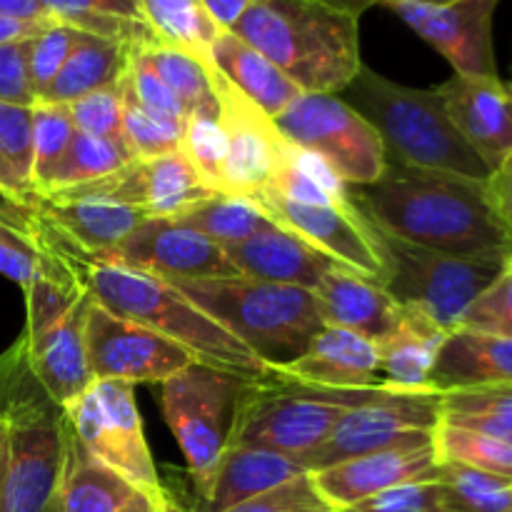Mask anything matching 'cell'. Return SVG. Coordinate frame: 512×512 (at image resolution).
Here are the masks:
<instances>
[{"label": "cell", "mask_w": 512, "mask_h": 512, "mask_svg": "<svg viewBox=\"0 0 512 512\" xmlns=\"http://www.w3.org/2000/svg\"><path fill=\"white\" fill-rule=\"evenodd\" d=\"M350 198L375 228L418 248L458 258L512 255L488 185L478 180L388 163L375 183L353 188Z\"/></svg>", "instance_id": "1"}, {"label": "cell", "mask_w": 512, "mask_h": 512, "mask_svg": "<svg viewBox=\"0 0 512 512\" xmlns=\"http://www.w3.org/2000/svg\"><path fill=\"white\" fill-rule=\"evenodd\" d=\"M300 93H343L363 68L358 18L318 0H250L233 25Z\"/></svg>", "instance_id": "2"}, {"label": "cell", "mask_w": 512, "mask_h": 512, "mask_svg": "<svg viewBox=\"0 0 512 512\" xmlns=\"http://www.w3.org/2000/svg\"><path fill=\"white\" fill-rule=\"evenodd\" d=\"M0 418L5 425V508L60 512L70 453V420L33 378L20 340L0 358Z\"/></svg>", "instance_id": "3"}, {"label": "cell", "mask_w": 512, "mask_h": 512, "mask_svg": "<svg viewBox=\"0 0 512 512\" xmlns=\"http://www.w3.org/2000/svg\"><path fill=\"white\" fill-rule=\"evenodd\" d=\"M343 93L345 103L380 135L388 163L438 170L478 183H488L493 175L450 123L435 88H408L363 65Z\"/></svg>", "instance_id": "4"}, {"label": "cell", "mask_w": 512, "mask_h": 512, "mask_svg": "<svg viewBox=\"0 0 512 512\" xmlns=\"http://www.w3.org/2000/svg\"><path fill=\"white\" fill-rule=\"evenodd\" d=\"M173 285L270 370L298 360L325 325L315 295L295 285L243 275L173 280Z\"/></svg>", "instance_id": "5"}, {"label": "cell", "mask_w": 512, "mask_h": 512, "mask_svg": "<svg viewBox=\"0 0 512 512\" xmlns=\"http://www.w3.org/2000/svg\"><path fill=\"white\" fill-rule=\"evenodd\" d=\"M375 388L335 390L288 380L273 370L250 380L240 400L230 445L263 448L303 460L328 440L338 420Z\"/></svg>", "instance_id": "6"}, {"label": "cell", "mask_w": 512, "mask_h": 512, "mask_svg": "<svg viewBox=\"0 0 512 512\" xmlns=\"http://www.w3.org/2000/svg\"><path fill=\"white\" fill-rule=\"evenodd\" d=\"M383 260V285L390 298L403 308L420 313L438 328H460L463 315L480 293L498 278L505 260L498 255L458 258L418 248L365 220Z\"/></svg>", "instance_id": "7"}, {"label": "cell", "mask_w": 512, "mask_h": 512, "mask_svg": "<svg viewBox=\"0 0 512 512\" xmlns=\"http://www.w3.org/2000/svg\"><path fill=\"white\" fill-rule=\"evenodd\" d=\"M250 380L230 370L193 363L160 383V405L188 463L198 495L233 438L240 400Z\"/></svg>", "instance_id": "8"}, {"label": "cell", "mask_w": 512, "mask_h": 512, "mask_svg": "<svg viewBox=\"0 0 512 512\" xmlns=\"http://www.w3.org/2000/svg\"><path fill=\"white\" fill-rule=\"evenodd\" d=\"M273 125L285 143L320 155L353 188L375 183L388 165L380 135L340 95L300 93Z\"/></svg>", "instance_id": "9"}, {"label": "cell", "mask_w": 512, "mask_h": 512, "mask_svg": "<svg viewBox=\"0 0 512 512\" xmlns=\"http://www.w3.org/2000/svg\"><path fill=\"white\" fill-rule=\"evenodd\" d=\"M440 425V393H393L375 388L360 405L350 408L320 448L305 455V473L338 465L343 460L378 453L408 443H430Z\"/></svg>", "instance_id": "10"}, {"label": "cell", "mask_w": 512, "mask_h": 512, "mask_svg": "<svg viewBox=\"0 0 512 512\" xmlns=\"http://www.w3.org/2000/svg\"><path fill=\"white\" fill-rule=\"evenodd\" d=\"M78 443L105 468L115 470L138 488L165 495L153 455L143 433L133 385L118 380H95L68 410Z\"/></svg>", "instance_id": "11"}, {"label": "cell", "mask_w": 512, "mask_h": 512, "mask_svg": "<svg viewBox=\"0 0 512 512\" xmlns=\"http://www.w3.org/2000/svg\"><path fill=\"white\" fill-rule=\"evenodd\" d=\"M88 365L93 380L118 383H165L175 373L195 363L180 345L145 325L110 313L93 303L88 315Z\"/></svg>", "instance_id": "12"}, {"label": "cell", "mask_w": 512, "mask_h": 512, "mask_svg": "<svg viewBox=\"0 0 512 512\" xmlns=\"http://www.w3.org/2000/svg\"><path fill=\"white\" fill-rule=\"evenodd\" d=\"M500 0H458L448 5H423L410 0H388V8L433 45L455 75L498 78L493 48V18Z\"/></svg>", "instance_id": "13"}, {"label": "cell", "mask_w": 512, "mask_h": 512, "mask_svg": "<svg viewBox=\"0 0 512 512\" xmlns=\"http://www.w3.org/2000/svg\"><path fill=\"white\" fill-rule=\"evenodd\" d=\"M163 280L238 278L223 245L173 218H148L105 258Z\"/></svg>", "instance_id": "14"}, {"label": "cell", "mask_w": 512, "mask_h": 512, "mask_svg": "<svg viewBox=\"0 0 512 512\" xmlns=\"http://www.w3.org/2000/svg\"><path fill=\"white\" fill-rule=\"evenodd\" d=\"M250 200L275 225L303 238L323 255L348 265L355 273L378 280V283L383 280V260H380L368 223L358 208L340 210L328 208V205L293 203L273 190H263Z\"/></svg>", "instance_id": "15"}, {"label": "cell", "mask_w": 512, "mask_h": 512, "mask_svg": "<svg viewBox=\"0 0 512 512\" xmlns=\"http://www.w3.org/2000/svg\"><path fill=\"white\" fill-rule=\"evenodd\" d=\"M215 90H218L225 138H228L223 195L253 198L273 183L275 170L283 160L285 140L275 130L273 120L250 100H245L233 85L225 83L218 70H215Z\"/></svg>", "instance_id": "16"}, {"label": "cell", "mask_w": 512, "mask_h": 512, "mask_svg": "<svg viewBox=\"0 0 512 512\" xmlns=\"http://www.w3.org/2000/svg\"><path fill=\"white\" fill-rule=\"evenodd\" d=\"M438 473L440 460L430 440V443L395 445L378 453L343 460L318 473H310V478L333 512H343L398 485L435 480Z\"/></svg>", "instance_id": "17"}, {"label": "cell", "mask_w": 512, "mask_h": 512, "mask_svg": "<svg viewBox=\"0 0 512 512\" xmlns=\"http://www.w3.org/2000/svg\"><path fill=\"white\" fill-rule=\"evenodd\" d=\"M450 123L493 173L512 150V83L453 75L435 88Z\"/></svg>", "instance_id": "18"}, {"label": "cell", "mask_w": 512, "mask_h": 512, "mask_svg": "<svg viewBox=\"0 0 512 512\" xmlns=\"http://www.w3.org/2000/svg\"><path fill=\"white\" fill-rule=\"evenodd\" d=\"M93 295L85 290L83 298L38 338H25V353L33 378L55 405L68 410L90 385L95 383L88 365V315Z\"/></svg>", "instance_id": "19"}, {"label": "cell", "mask_w": 512, "mask_h": 512, "mask_svg": "<svg viewBox=\"0 0 512 512\" xmlns=\"http://www.w3.org/2000/svg\"><path fill=\"white\" fill-rule=\"evenodd\" d=\"M275 373L318 388H380V350L378 343L353 330L323 325L308 350Z\"/></svg>", "instance_id": "20"}, {"label": "cell", "mask_w": 512, "mask_h": 512, "mask_svg": "<svg viewBox=\"0 0 512 512\" xmlns=\"http://www.w3.org/2000/svg\"><path fill=\"white\" fill-rule=\"evenodd\" d=\"M225 253L243 278L295 285V288L310 290V293L318 288L320 280L330 270L343 265L275 223L268 230H260L240 243L228 245Z\"/></svg>", "instance_id": "21"}, {"label": "cell", "mask_w": 512, "mask_h": 512, "mask_svg": "<svg viewBox=\"0 0 512 512\" xmlns=\"http://www.w3.org/2000/svg\"><path fill=\"white\" fill-rule=\"evenodd\" d=\"M325 325L353 330L380 343L403 320L405 308L395 303L378 280L338 265L313 290Z\"/></svg>", "instance_id": "22"}, {"label": "cell", "mask_w": 512, "mask_h": 512, "mask_svg": "<svg viewBox=\"0 0 512 512\" xmlns=\"http://www.w3.org/2000/svg\"><path fill=\"white\" fill-rule=\"evenodd\" d=\"M73 430V428H70ZM168 493L153 495L93 458L70 435L68 468L60 490V512H163Z\"/></svg>", "instance_id": "23"}, {"label": "cell", "mask_w": 512, "mask_h": 512, "mask_svg": "<svg viewBox=\"0 0 512 512\" xmlns=\"http://www.w3.org/2000/svg\"><path fill=\"white\" fill-rule=\"evenodd\" d=\"M33 213H38L68 243L93 258L113 253L140 223L150 218L135 205L105 203V200L73 198H38Z\"/></svg>", "instance_id": "24"}, {"label": "cell", "mask_w": 512, "mask_h": 512, "mask_svg": "<svg viewBox=\"0 0 512 512\" xmlns=\"http://www.w3.org/2000/svg\"><path fill=\"white\" fill-rule=\"evenodd\" d=\"M300 475H305L300 460L275 453V450L228 445L210 475L208 488L200 495V503H203L200 512H225L255 495L290 483Z\"/></svg>", "instance_id": "25"}, {"label": "cell", "mask_w": 512, "mask_h": 512, "mask_svg": "<svg viewBox=\"0 0 512 512\" xmlns=\"http://www.w3.org/2000/svg\"><path fill=\"white\" fill-rule=\"evenodd\" d=\"M485 385H512V338L465 328L448 333L430 373L433 393Z\"/></svg>", "instance_id": "26"}, {"label": "cell", "mask_w": 512, "mask_h": 512, "mask_svg": "<svg viewBox=\"0 0 512 512\" xmlns=\"http://www.w3.org/2000/svg\"><path fill=\"white\" fill-rule=\"evenodd\" d=\"M208 63L223 75L225 83L233 85L270 120L278 118L300 95V90L263 53L238 38L233 30H223L215 38V43L210 45Z\"/></svg>", "instance_id": "27"}, {"label": "cell", "mask_w": 512, "mask_h": 512, "mask_svg": "<svg viewBox=\"0 0 512 512\" xmlns=\"http://www.w3.org/2000/svg\"><path fill=\"white\" fill-rule=\"evenodd\" d=\"M448 330L405 308L398 328L378 343L380 388L393 393H433L430 373Z\"/></svg>", "instance_id": "28"}, {"label": "cell", "mask_w": 512, "mask_h": 512, "mask_svg": "<svg viewBox=\"0 0 512 512\" xmlns=\"http://www.w3.org/2000/svg\"><path fill=\"white\" fill-rule=\"evenodd\" d=\"M128 63L130 45L83 33L73 53L65 60L58 78L50 83V88L45 90L38 103H75V100L85 98L95 90L118 83L128 73Z\"/></svg>", "instance_id": "29"}, {"label": "cell", "mask_w": 512, "mask_h": 512, "mask_svg": "<svg viewBox=\"0 0 512 512\" xmlns=\"http://www.w3.org/2000/svg\"><path fill=\"white\" fill-rule=\"evenodd\" d=\"M48 15L80 33L130 45L158 43L140 10V0H40Z\"/></svg>", "instance_id": "30"}, {"label": "cell", "mask_w": 512, "mask_h": 512, "mask_svg": "<svg viewBox=\"0 0 512 512\" xmlns=\"http://www.w3.org/2000/svg\"><path fill=\"white\" fill-rule=\"evenodd\" d=\"M268 190L293 200V203L355 210L348 185L340 180V175L320 155L290 143H285L283 160H280Z\"/></svg>", "instance_id": "31"}, {"label": "cell", "mask_w": 512, "mask_h": 512, "mask_svg": "<svg viewBox=\"0 0 512 512\" xmlns=\"http://www.w3.org/2000/svg\"><path fill=\"white\" fill-rule=\"evenodd\" d=\"M140 10L158 43L203 60H208L210 45L223 33L203 0H140Z\"/></svg>", "instance_id": "32"}, {"label": "cell", "mask_w": 512, "mask_h": 512, "mask_svg": "<svg viewBox=\"0 0 512 512\" xmlns=\"http://www.w3.org/2000/svg\"><path fill=\"white\" fill-rule=\"evenodd\" d=\"M440 423L475 430L512 445V385L440 393Z\"/></svg>", "instance_id": "33"}, {"label": "cell", "mask_w": 512, "mask_h": 512, "mask_svg": "<svg viewBox=\"0 0 512 512\" xmlns=\"http://www.w3.org/2000/svg\"><path fill=\"white\" fill-rule=\"evenodd\" d=\"M173 220L198 230V233L215 240L223 248L240 243V240L250 238V235L260 233V230H268L273 225V220L250 198L223 193H213L208 198L198 200V203L190 205L188 210H183Z\"/></svg>", "instance_id": "34"}, {"label": "cell", "mask_w": 512, "mask_h": 512, "mask_svg": "<svg viewBox=\"0 0 512 512\" xmlns=\"http://www.w3.org/2000/svg\"><path fill=\"white\" fill-rule=\"evenodd\" d=\"M130 160L133 158H130L123 140L95 138V135H85L75 130L73 140L65 148L63 158L58 160L48 185H45V190L38 198H48V195L65 193V190L95 183V180L105 178V175L128 165Z\"/></svg>", "instance_id": "35"}, {"label": "cell", "mask_w": 512, "mask_h": 512, "mask_svg": "<svg viewBox=\"0 0 512 512\" xmlns=\"http://www.w3.org/2000/svg\"><path fill=\"white\" fill-rule=\"evenodd\" d=\"M143 53L148 63L155 68V73L178 95L180 105L185 108V115H190L198 108H205V105H218L215 70L208 60L163 43L143 45Z\"/></svg>", "instance_id": "36"}, {"label": "cell", "mask_w": 512, "mask_h": 512, "mask_svg": "<svg viewBox=\"0 0 512 512\" xmlns=\"http://www.w3.org/2000/svg\"><path fill=\"white\" fill-rule=\"evenodd\" d=\"M180 153L185 155L198 178L213 193L225 190V158H228V138H225L223 113L218 105H205L193 110L185 120Z\"/></svg>", "instance_id": "37"}, {"label": "cell", "mask_w": 512, "mask_h": 512, "mask_svg": "<svg viewBox=\"0 0 512 512\" xmlns=\"http://www.w3.org/2000/svg\"><path fill=\"white\" fill-rule=\"evenodd\" d=\"M433 448L440 463H455L478 473L512 480V445L488 438L475 430L440 423L433 435Z\"/></svg>", "instance_id": "38"}, {"label": "cell", "mask_w": 512, "mask_h": 512, "mask_svg": "<svg viewBox=\"0 0 512 512\" xmlns=\"http://www.w3.org/2000/svg\"><path fill=\"white\" fill-rule=\"evenodd\" d=\"M440 488L448 512H512V480L440 463Z\"/></svg>", "instance_id": "39"}, {"label": "cell", "mask_w": 512, "mask_h": 512, "mask_svg": "<svg viewBox=\"0 0 512 512\" xmlns=\"http://www.w3.org/2000/svg\"><path fill=\"white\" fill-rule=\"evenodd\" d=\"M75 135L68 105H33V190L40 195Z\"/></svg>", "instance_id": "40"}, {"label": "cell", "mask_w": 512, "mask_h": 512, "mask_svg": "<svg viewBox=\"0 0 512 512\" xmlns=\"http://www.w3.org/2000/svg\"><path fill=\"white\" fill-rule=\"evenodd\" d=\"M185 123L160 118V115L145 110L133 95L128 93L125 83V105H123V143L130 158H155V155L175 153L180 150Z\"/></svg>", "instance_id": "41"}, {"label": "cell", "mask_w": 512, "mask_h": 512, "mask_svg": "<svg viewBox=\"0 0 512 512\" xmlns=\"http://www.w3.org/2000/svg\"><path fill=\"white\" fill-rule=\"evenodd\" d=\"M80 35H83L80 30L53 20V23L45 25L43 30H38V33L28 40V78L35 95V103L43 98V93L50 88V83L58 78L68 55L73 53V48L78 45Z\"/></svg>", "instance_id": "42"}, {"label": "cell", "mask_w": 512, "mask_h": 512, "mask_svg": "<svg viewBox=\"0 0 512 512\" xmlns=\"http://www.w3.org/2000/svg\"><path fill=\"white\" fill-rule=\"evenodd\" d=\"M123 105H125V75L118 83L100 88L85 98L68 105V113L78 133L95 138L123 140Z\"/></svg>", "instance_id": "43"}, {"label": "cell", "mask_w": 512, "mask_h": 512, "mask_svg": "<svg viewBox=\"0 0 512 512\" xmlns=\"http://www.w3.org/2000/svg\"><path fill=\"white\" fill-rule=\"evenodd\" d=\"M460 328L512 338V255L505 260L498 278L470 305Z\"/></svg>", "instance_id": "44"}, {"label": "cell", "mask_w": 512, "mask_h": 512, "mask_svg": "<svg viewBox=\"0 0 512 512\" xmlns=\"http://www.w3.org/2000/svg\"><path fill=\"white\" fill-rule=\"evenodd\" d=\"M125 83H128V93L133 95L145 110H150V113L160 115V118L175 120V123H185V120H188L178 95L168 88V83L155 73V68L148 63V58H145L143 45L130 48V63L128 73H125Z\"/></svg>", "instance_id": "45"}, {"label": "cell", "mask_w": 512, "mask_h": 512, "mask_svg": "<svg viewBox=\"0 0 512 512\" xmlns=\"http://www.w3.org/2000/svg\"><path fill=\"white\" fill-rule=\"evenodd\" d=\"M0 158L33 190V105L0 103Z\"/></svg>", "instance_id": "46"}, {"label": "cell", "mask_w": 512, "mask_h": 512, "mask_svg": "<svg viewBox=\"0 0 512 512\" xmlns=\"http://www.w3.org/2000/svg\"><path fill=\"white\" fill-rule=\"evenodd\" d=\"M225 512H333V508L318 493L310 473H305L268 493L233 505Z\"/></svg>", "instance_id": "47"}, {"label": "cell", "mask_w": 512, "mask_h": 512, "mask_svg": "<svg viewBox=\"0 0 512 512\" xmlns=\"http://www.w3.org/2000/svg\"><path fill=\"white\" fill-rule=\"evenodd\" d=\"M343 512H448V508H445L440 480L435 478L398 485Z\"/></svg>", "instance_id": "48"}, {"label": "cell", "mask_w": 512, "mask_h": 512, "mask_svg": "<svg viewBox=\"0 0 512 512\" xmlns=\"http://www.w3.org/2000/svg\"><path fill=\"white\" fill-rule=\"evenodd\" d=\"M28 40L0 43V103L35 105L28 78Z\"/></svg>", "instance_id": "49"}, {"label": "cell", "mask_w": 512, "mask_h": 512, "mask_svg": "<svg viewBox=\"0 0 512 512\" xmlns=\"http://www.w3.org/2000/svg\"><path fill=\"white\" fill-rule=\"evenodd\" d=\"M40 273V250L33 238L10 230H0V275L18 283L25 290L33 285Z\"/></svg>", "instance_id": "50"}, {"label": "cell", "mask_w": 512, "mask_h": 512, "mask_svg": "<svg viewBox=\"0 0 512 512\" xmlns=\"http://www.w3.org/2000/svg\"><path fill=\"white\" fill-rule=\"evenodd\" d=\"M485 185H488L490 203H493L500 223L505 225V230H508L512 238V150L508 158L493 170V175H490Z\"/></svg>", "instance_id": "51"}, {"label": "cell", "mask_w": 512, "mask_h": 512, "mask_svg": "<svg viewBox=\"0 0 512 512\" xmlns=\"http://www.w3.org/2000/svg\"><path fill=\"white\" fill-rule=\"evenodd\" d=\"M0 195L5 198V203L10 205H18V208L30 210L38 200V195L28 188L25 183H20L18 175L10 170V165L0 158Z\"/></svg>", "instance_id": "52"}, {"label": "cell", "mask_w": 512, "mask_h": 512, "mask_svg": "<svg viewBox=\"0 0 512 512\" xmlns=\"http://www.w3.org/2000/svg\"><path fill=\"white\" fill-rule=\"evenodd\" d=\"M0 18L23 20V23H53L40 0H0Z\"/></svg>", "instance_id": "53"}, {"label": "cell", "mask_w": 512, "mask_h": 512, "mask_svg": "<svg viewBox=\"0 0 512 512\" xmlns=\"http://www.w3.org/2000/svg\"><path fill=\"white\" fill-rule=\"evenodd\" d=\"M248 3L250 0H203L208 13L213 15V20L223 30H230L238 23V18L243 15V10L248 8Z\"/></svg>", "instance_id": "54"}, {"label": "cell", "mask_w": 512, "mask_h": 512, "mask_svg": "<svg viewBox=\"0 0 512 512\" xmlns=\"http://www.w3.org/2000/svg\"><path fill=\"white\" fill-rule=\"evenodd\" d=\"M0 230H10V233H20L30 238V210L0 203Z\"/></svg>", "instance_id": "55"}, {"label": "cell", "mask_w": 512, "mask_h": 512, "mask_svg": "<svg viewBox=\"0 0 512 512\" xmlns=\"http://www.w3.org/2000/svg\"><path fill=\"white\" fill-rule=\"evenodd\" d=\"M48 23H23V20L0 18V43H10V40H25L33 38L38 30H43Z\"/></svg>", "instance_id": "56"}, {"label": "cell", "mask_w": 512, "mask_h": 512, "mask_svg": "<svg viewBox=\"0 0 512 512\" xmlns=\"http://www.w3.org/2000/svg\"><path fill=\"white\" fill-rule=\"evenodd\" d=\"M318 3L328 5V8L333 10H340V13L345 15H353V18H360L365 10H370L373 5L385 3V0H318Z\"/></svg>", "instance_id": "57"}, {"label": "cell", "mask_w": 512, "mask_h": 512, "mask_svg": "<svg viewBox=\"0 0 512 512\" xmlns=\"http://www.w3.org/2000/svg\"><path fill=\"white\" fill-rule=\"evenodd\" d=\"M388 3V0H385ZM383 3V5H385ZM410 3H423V5H448V3H458V0H410Z\"/></svg>", "instance_id": "58"}, {"label": "cell", "mask_w": 512, "mask_h": 512, "mask_svg": "<svg viewBox=\"0 0 512 512\" xmlns=\"http://www.w3.org/2000/svg\"><path fill=\"white\" fill-rule=\"evenodd\" d=\"M163 512H183V510H180V508H178V505H175V503H173V500H170V505H168V508H165Z\"/></svg>", "instance_id": "59"}, {"label": "cell", "mask_w": 512, "mask_h": 512, "mask_svg": "<svg viewBox=\"0 0 512 512\" xmlns=\"http://www.w3.org/2000/svg\"><path fill=\"white\" fill-rule=\"evenodd\" d=\"M510 83H512V80H510Z\"/></svg>", "instance_id": "60"}]
</instances>
